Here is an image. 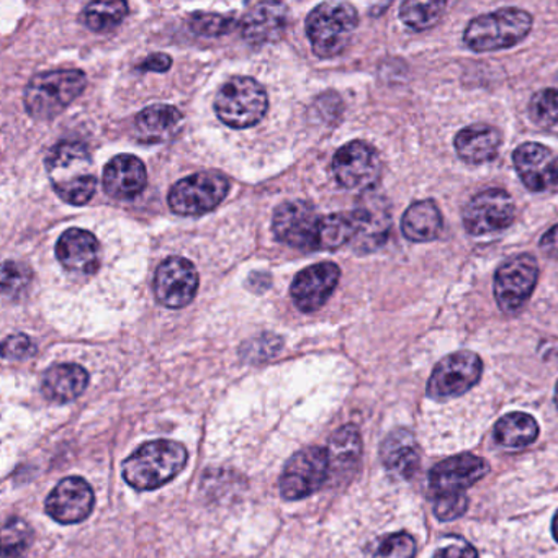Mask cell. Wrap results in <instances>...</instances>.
<instances>
[{
    "label": "cell",
    "instance_id": "cell-33",
    "mask_svg": "<svg viewBox=\"0 0 558 558\" xmlns=\"http://www.w3.org/2000/svg\"><path fill=\"white\" fill-rule=\"evenodd\" d=\"M446 2H417L408 0L400 8V19L411 31L423 32L434 27L442 19Z\"/></svg>",
    "mask_w": 558,
    "mask_h": 558
},
{
    "label": "cell",
    "instance_id": "cell-42",
    "mask_svg": "<svg viewBox=\"0 0 558 558\" xmlns=\"http://www.w3.org/2000/svg\"><path fill=\"white\" fill-rule=\"evenodd\" d=\"M541 250L545 256L551 257V259H558V225L547 231L542 236Z\"/></svg>",
    "mask_w": 558,
    "mask_h": 558
},
{
    "label": "cell",
    "instance_id": "cell-2",
    "mask_svg": "<svg viewBox=\"0 0 558 558\" xmlns=\"http://www.w3.org/2000/svg\"><path fill=\"white\" fill-rule=\"evenodd\" d=\"M187 449L178 440L143 444L123 462V478L138 492H153L174 480L187 463Z\"/></svg>",
    "mask_w": 558,
    "mask_h": 558
},
{
    "label": "cell",
    "instance_id": "cell-35",
    "mask_svg": "<svg viewBox=\"0 0 558 558\" xmlns=\"http://www.w3.org/2000/svg\"><path fill=\"white\" fill-rule=\"evenodd\" d=\"M416 542L407 532L385 535L365 550L364 558H414Z\"/></svg>",
    "mask_w": 558,
    "mask_h": 558
},
{
    "label": "cell",
    "instance_id": "cell-26",
    "mask_svg": "<svg viewBox=\"0 0 558 558\" xmlns=\"http://www.w3.org/2000/svg\"><path fill=\"white\" fill-rule=\"evenodd\" d=\"M184 117L172 106H151L136 117V133L145 143L169 142L181 130Z\"/></svg>",
    "mask_w": 558,
    "mask_h": 558
},
{
    "label": "cell",
    "instance_id": "cell-41",
    "mask_svg": "<svg viewBox=\"0 0 558 558\" xmlns=\"http://www.w3.org/2000/svg\"><path fill=\"white\" fill-rule=\"evenodd\" d=\"M171 57L165 53H156L146 58L136 70L142 71V73H166V71L171 70Z\"/></svg>",
    "mask_w": 558,
    "mask_h": 558
},
{
    "label": "cell",
    "instance_id": "cell-30",
    "mask_svg": "<svg viewBox=\"0 0 558 558\" xmlns=\"http://www.w3.org/2000/svg\"><path fill=\"white\" fill-rule=\"evenodd\" d=\"M129 15V4L117 2H93L84 9L81 22L93 32H109L119 27Z\"/></svg>",
    "mask_w": 558,
    "mask_h": 558
},
{
    "label": "cell",
    "instance_id": "cell-34",
    "mask_svg": "<svg viewBox=\"0 0 558 558\" xmlns=\"http://www.w3.org/2000/svg\"><path fill=\"white\" fill-rule=\"evenodd\" d=\"M529 116L538 129L558 136V90L535 94L529 104Z\"/></svg>",
    "mask_w": 558,
    "mask_h": 558
},
{
    "label": "cell",
    "instance_id": "cell-36",
    "mask_svg": "<svg viewBox=\"0 0 558 558\" xmlns=\"http://www.w3.org/2000/svg\"><path fill=\"white\" fill-rule=\"evenodd\" d=\"M233 28V19L223 17V15L197 12L191 17V31L201 37H221L230 34Z\"/></svg>",
    "mask_w": 558,
    "mask_h": 558
},
{
    "label": "cell",
    "instance_id": "cell-16",
    "mask_svg": "<svg viewBox=\"0 0 558 558\" xmlns=\"http://www.w3.org/2000/svg\"><path fill=\"white\" fill-rule=\"evenodd\" d=\"M489 472L488 462L472 453H460L437 463L429 472V489L434 498L465 495V489L475 485Z\"/></svg>",
    "mask_w": 558,
    "mask_h": 558
},
{
    "label": "cell",
    "instance_id": "cell-23",
    "mask_svg": "<svg viewBox=\"0 0 558 558\" xmlns=\"http://www.w3.org/2000/svg\"><path fill=\"white\" fill-rule=\"evenodd\" d=\"M380 459L385 469L398 478L408 480L417 472L421 450L413 433L408 429L391 430L380 446Z\"/></svg>",
    "mask_w": 558,
    "mask_h": 558
},
{
    "label": "cell",
    "instance_id": "cell-17",
    "mask_svg": "<svg viewBox=\"0 0 558 558\" xmlns=\"http://www.w3.org/2000/svg\"><path fill=\"white\" fill-rule=\"evenodd\" d=\"M96 495L93 486L81 476L61 480L45 502L48 515L60 524L86 521L94 511Z\"/></svg>",
    "mask_w": 558,
    "mask_h": 558
},
{
    "label": "cell",
    "instance_id": "cell-3",
    "mask_svg": "<svg viewBox=\"0 0 558 558\" xmlns=\"http://www.w3.org/2000/svg\"><path fill=\"white\" fill-rule=\"evenodd\" d=\"M86 74L80 70H57L38 74L25 89L24 104L35 120L57 119L86 89Z\"/></svg>",
    "mask_w": 558,
    "mask_h": 558
},
{
    "label": "cell",
    "instance_id": "cell-44",
    "mask_svg": "<svg viewBox=\"0 0 558 558\" xmlns=\"http://www.w3.org/2000/svg\"><path fill=\"white\" fill-rule=\"evenodd\" d=\"M555 407H557L558 410V381L557 387H555Z\"/></svg>",
    "mask_w": 558,
    "mask_h": 558
},
{
    "label": "cell",
    "instance_id": "cell-11",
    "mask_svg": "<svg viewBox=\"0 0 558 558\" xmlns=\"http://www.w3.org/2000/svg\"><path fill=\"white\" fill-rule=\"evenodd\" d=\"M482 372L483 362L475 352L460 351L447 355L434 367L427 395L434 400L460 397L478 384Z\"/></svg>",
    "mask_w": 558,
    "mask_h": 558
},
{
    "label": "cell",
    "instance_id": "cell-37",
    "mask_svg": "<svg viewBox=\"0 0 558 558\" xmlns=\"http://www.w3.org/2000/svg\"><path fill=\"white\" fill-rule=\"evenodd\" d=\"M32 272L28 267L8 260L2 267V289L5 295H17L21 290L27 289Z\"/></svg>",
    "mask_w": 558,
    "mask_h": 558
},
{
    "label": "cell",
    "instance_id": "cell-19",
    "mask_svg": "<svg viewBox=\"0 0 558 558\" xmlns=\"http://www.w3.org/2000/svg\"><path fill=\"white\" fill-rule=\"evenodd\" d=\"M339 279L341 269L335 263H319L303 269L290 289L296 308L303 313L318 312L335 292Z\"/></svg>",
    "mask_w": 558,
    "mask_h": 558
},
{
    "label": "cell",
    "instance_id": "cell-25",
    "mask_svg": "<svg viewBox=\"0 0 558 558\" xmlns=\"http://www.w3.org/2000/svg\"><path fill=\"white\" fill-rule=\"evenodd\" d=\"M89 374L77 364H60L48 368L41 378V393L53 403H70L86 391Z\"/></svg>",
    "mask_w": 558,
    "mask_h": 558
},
{
    "label": "cell",
    "instance_id": "cell-5",
    "mask_svg": "<svg viewBox=\"0 0 558 558\" xmlns=\"http://www.w3.org/2000/svg\"><path fill=\"white\" fill-rule=\"evenodd\" d=\"M532 17L522 9H501L473 19L463 34L466 47L476 53L508 50L527 37Z\"/></svg>",
    "mask_w": 558,
    "mask_h": 558
},
{
    "label": "cell",
    "instance_id": "cell-32",
    "mask_svg": "<svg viewBox=\"0 0 558 558\" xmlns=\"http://www.w3.org/2000/svg\"><path fill=\"white\" fill-rule=\"evenodd\" d=\"M34 542V529L19 515H12L2 529V558H25Z\"/></svg>",
    "mask_w": 558,
    "mask_h": 558
},
{
    "label": "cell",
    "instance_id": "cell-24",
    "mask_svg": "<svg viewBox=\"0 0 558 558\" xmlns=\"http://www.w3.org/2000/svg\"><path fill=\"white\" fill-rule=\"evenodd\" d=\"M501 140V133L495 126L476 123V125L460 130L453 140V145H456L457 155L462 161L476 166L485 165L496 158Z\"/></svg>",
    "mask_w": 558,
    "mask_h": 558
},
{
    "label": "cell",
    "instance_id": "cell-38",
    "mask_svg": "<svg viewBox=\"0 0 558 558\" xmlns=\"http://www.w3.org/2000/svg\"><path fill=\"white\" fill-rule=\"evenodd\" d=\"M466 508H469L466 495L434 498V514L439 521H452V519L460 518Z\"/></svg>",
    "mask_w": 558,
    "mask_h": 558
},
{
    "label": "cell",
    "instance_id": "cell-9",
    "mask_svg": "<svg viewBox=\"0 0 558 558\" xmlns=\"http://www.w3.org/2000/svg\"><path fill=\"white\" fill-rule=\"evenodd\" d=\"M538 279L537 259L531 254L509 257L496 270L495 299L501 312L518 313L534 292Z\"/></svg>",
    "mask_w": 558,
    "mask_h": 558
},
{
    "label": "cell",
    "instance_id": "cell-43",
    "mask_svg": "<svg viewBox=\"0 0 558 558\" xmlns=\"http://www.w3.org/2000/svg\"><path fill=\"white\" fill-rule=\"evenodd\" d=\"M551 532H554L555 541L558 542V511L555 514L554 521H551Z\"/></svg>",
    "mask_w": 558,
    "mask_h": 558
},
{
    "label": "cell",
    "instance_id": "cell-39",
    "mask_svg": "<svg viewBox=\"0 0 558 558\" xmlns=\"http://www.w3.org/2000/svg\"><path fill=\"white\" fill-rule=\"evenodd\" d=\"M37 352V345L32 341L31 336L24 332L9 336L4 341V357L12 359V361H25L31 359Z\"/></svg>",
    "mask_w": 558,
    "mask_h": 558
},
{
    "label": "cell",
    "instance_id": "cell-21",
    "mask_svg": "<svg viewBox=\"0 0 558 558\" xmlns=\"http://www.w3.org/2000/svg\"><path fill=\"white\" fill-rule=\"evenodd\" d=\"M289 9L279 2H260L251 5L241 19V34L253 45L277 41L286 32Z\"/></svg>",
    "mask_w": 558,
    "mask_h": 558
},
{
    "label": "cell",
    "instance_id": "cell-13",
    "mask_svg": "<svg viewBox=\"0 0 558 558\" xmlns=\"http://www.w3.org/2000/svg\"><path fill=\"white\" fill-rule=\"evenodd\" d=\"M377 149L365 142H351L338 149L332 159L336 181L349 191H372L380 178Z\"/></svg>",
    "mask_w": 558,
    "mask_h": 558
},
{
    "label": "cell",
    "instance_id": "cell-27",
    "mask_svg": "<svg viewBox=\"0 0 558 558\" xmlns=\"http://www.w3.org/2000/svg\"><path fill=\"white\" fill-rule=\"evenodd\" d=\"M444 221L439 207L433 201L411 205L401 218V231L413 243H429L442 233Z\"/></svg>",
    "mask_w": 558,
    "mask_h": 558
},
{
    "label": "cell",
    "instance_id": "cell-12",
    "mask_svg": "<svg viewBox=\"0 0 558 558\" xmlns=\"http://www.w3.org/2000/svg\"><path fill=\"white\" fill-rule=\"evenodd\" d=\"M351 215L354 220V238L351 244L357 253H372L387 243L391 230V214L384 195L365 192Z\"/></svg>",
    "mask_w": 558,
    "mask_h": 558
},
{
    "label": "cell",
    "instance_id": "cell-22",
    "mask_svg": "<svg viewBox=\"0 0 558 558\" xmlns=\"http://www.w3.org/2000/svg\"><path fill=\"white\" fill-rule=\"evenodd\" d=\"M148 174L142 159L132 155H120L110 159L104 169V189L110 197L133 201L145 191Z\"/></svg>",
    "mask_w": 558,
    "mask_h": 558
},
{
    "label": "cell",
    "instance_id": "cell-18",
    "mask_svg": "<svg viewBox=\"0 0 558 558\" xmlns=\"http://www.w3.org/2000/svg\"><path fill=\"white\" fill-rule=\"evenodd\" d=\"M515 171L531 192L558 189V151L538 143H524L512 155Z\"/></svg>",
    "mask_w": 558,
    "mask_h": 558
},
{
    "label": "cell",
    "instance_id": "cell-28",
    "mask_svg": "<svg viewBox=\"0 0 558 558\" xmlns=\"http://www.w3.org/2000/svg\"><path fill=\"white\" fill-rule=\"evenodd\" d=\"M493 437L499 446L522 449L537 439L538 424L531 414L509 413L495 424Z\"/></svg>",
    "mask_w": 558,
    "mask_h": 558
},
{
    "label": "cell",
    "instance_id": "cell-8",
    "mask_svg": "<svg viewBox=\"0 0 558 558\" xmlns=\"http://www.w3.org/2000/svg\"><path fill=\"white\" fill-rule=\"evenodd\" d=\"M230 192V182L218 172H197L181 179L169 191V207L182 217L215 210Z\"/></svg>",
    "mask_w": 558,
    "mask_h": 558
},
{
    "label": "cell",
    "instance_id": "cell-20",
    "mask_svg": "<svg viewBox=\"0 0 558 558\" xmlns=\"http://www.w3.org/2000/svg\"><path fill=\"white\" fill-rule=\"evenodd\" d=\"M57 257L61 266L70 272L90 276L99 269V241L87 230L71 228L58 240Z\"/></svg>",
    "mask_w": 558,
    "mask_h": 558
},
{
    "label": "cell",
    "instance_id": "cell-29",
    "mask_svg": "<svg viewBox=\"0 0 558 558\" xmlns=\"http://www.w3.org/2000/svg\"><path fill=\"white\" fill-rule=\"evenodd\" d=\"M331 469L345 470L357 465L362 453L361 433L354 424L342 426L329 439L328 446Z\"/></svg>",
    "mask_w": 558,
    "mask_h": 558
},
{
    "label": "cell",
    "instance_id": "cell-7",
    "mask_svg": "<svg viewBox=\"0 0 558 558\" xmlns=\"http://www.w3.org/2000/svg\"><path fill=\"white\" fill-rule=\"evenodd\" d=\"M331 460L325 447H305L290 457L280 476V495L287 501H299L318 492L329 476Z\"/></svg>",
    "mask_w": 558,
    "mask_h": 558
},
{
    "label": "cell",
    "instance_id": "cell-31",
    "mask_svg": "<svg viewBox=\"0 0 558 558\" xmlns=\"http://www.w3.org/2000/svg\"><path fill=\"white\" fill-rule=\"evenodd\" d=\"M354 238V220L351 214H332L319 221L318 251H335L351 243Z\"/></svg>",
    "mask_w": 558,
    "mask_h": 558
},
{
    "label": "cell",
    "instance_id": "cell-4",
    "mask_svg": "<svg viewBox=\"0 0 558 558\" xmlns=\"http://www.w3.org/2000/svg\"><path fill=\"white\" fill-rule=\"evenodd\" d=\"M359 14L348 2H323L306 17V35L319 58L344 53L357 31Z\"/></svg>",
    "mask_w": 558,
    "mask_h": 558
},
{
    "label": "cell",
    "instance_id": "cell-10",
    "mask_svg": "<svg viewBox=\"0 0 558 558\" xmlns=\"http://www.w3.org/2000/svg\"><path fill=\"white\" fill-rule=\"evenodd\" d=\"M515 218V205L511 195L502 189L480 192L463 208V227L472 236L499 233L511 227Z\"/></svg>",
    "mask_w": 558,
    "mask_h": 558
},
{
    "label": "cell",
    "instance_id": "cell-6",
    "mask_svg": "<svg viewBox=\"0 0 558 558\" xmlns=\"http://www.w3.org/2000/svg\"><path fill=\"white\" fill-rule=\"evenodd\" d=\"M269 99L257 81L246 76L228 81L215 97V113L230 129H251L266 116Z\"/></svg>",
    "mask_w": 558,
    "mask_h": 558
},
{
    "label": "cell",
    "instance_id": "cell-40",
    "mask_svg": "<svg viewBox=\"0 0 558 558\" xmlns=\"http://www.w3.org/2000/svg\"><path fill=\"white\" fill-rule=\"evenodd\" d=\"M433 558H478V551L469 542L457 541L439 548Z\"/></svg>",
    "mask_w": 558,
    "mask_h": 558
},
{
    "label": "cell",
    "instance_id": "cell-1",
    "mask_svg": "<svg viewBox=\"0 0 558 558\" xmlns=\"http://www.w3.org/2000/svg\"><path fill=\"white\" fill-rule=\"evenodd\" d=\"M45 166L51 185L61 201L74 207L89 204L96 194L97 179L86 145L77 142L58 143L48 153Z\"/></svg>",
    "mask_w": 558,
    "mask_h": 558
},
{
    "label": "cell",
    "instance_id": "cell-14",
    "mask_svg": "<svg viewBox=\"0 0 558 558\" xmlns=\"http://www.w3.org/2000/svg\"><path fill=\"white\" fill-rule=\"evenodd\" d=\"M319 221L308 202L292 201L274 211L272 230L277 240L296 250L318 251Z\"/></svg>",
    "mask_w": 558,
    "mask_h": 558
},
{
    "label": "cell",
    "instance_id": "cell-15",
    "mask_svg": "<svg viewBox=\"0 0 558 558\" xmlns=\"http://www.w3.org/2000/svg\"><path fill=\"white\" fill-rule=\"evenodd\" d=\"M198 290V274L184 257H168L159 264L155 276V295L166 308L181 310L194 302Z\"/></svg>",
    "mask_w": 558,
    "mask_h": 558
}]
</instances>
